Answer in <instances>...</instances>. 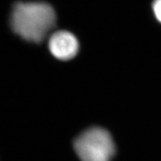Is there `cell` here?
<instances>
[{"label":"cell","mask_w":161,"mask_h":161,"mask_svg":"<svg viewBox=\"0 0 161 161\" xmlns=\"http://www.w3.org/2000/svg\"><path fill=\"white\" fill-rule=\"evenodd\" d=\"M9 25L22 40L40 44L57 25V14L46 2L18 1L11 8Z\"/></svg>","instance_id":"1"},{"label":"cell","mask_w":161,"mask_h":161,"mask_svg":"<svg viewBox=\"0 0 161 161\" xmlns=\"http://www.w3.org/2000/svg\"><path fill=\"white\" fill-rule=\"evenodd\" d=\"M74 148L80 161H111L116 152L110 133L99 127L81 133L74 142Z\"/></svg>","instance_id":"2"},{"label":"cell","mask_w":161,"mask_h":161,"mask_svg":"<svg viewBox=\"0 0 161 161\" xmlns=\"http://www.w3.org/2000/svg\"><path fill=\"white\" fill-rule=\"evenodd\" d=\"M50 54L60 61H69L78 55L80 44L75 35L66 30H59L52 34L48 40Z\"/></svg>","instance_id":"3"},{"label":"cell","mask_w":161,"mask_h":161,"mask_svg":"<svg viewBox=\"0 0 161 161\" xmlns=\"http://www.w3.org/2000/svg\"><path fill=\"white\" fill-rule=\"evenodd\" d=\"M153 11L157 19L161 23V0H154L153 3Z\"/></svg>","instance_id":"4"}]
</instances>
